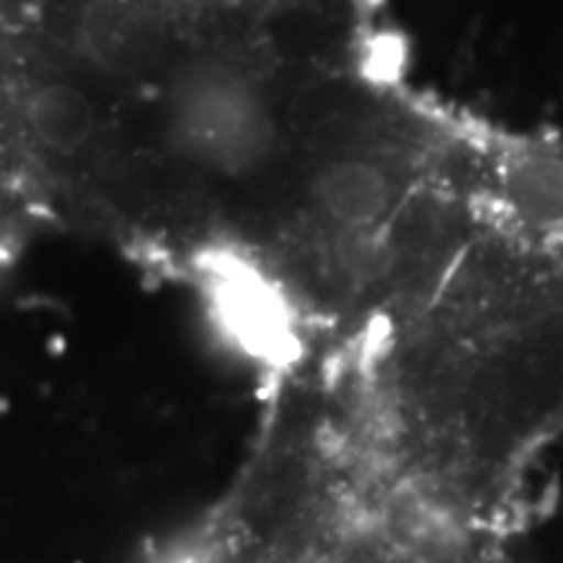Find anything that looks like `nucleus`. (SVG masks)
I'll return each mask as SVG.
<instances>
[{"label": "nucleus", "instance_id": "nucleus-1", "mask_svg": "<svg viewBox=\"0 0 563 563\" xmlns=\"http://www.w3.org/2000/svg\"><path fill=\"white\" fill-rule=\"evenodd\" d=\"M561 428L563 290H435L407 302L365 373V464L470 530H504Z\"/></svg>", "mask_w": 563, "mask_h": 563}, {"label": "nucleus", "instance_id": "nucleus-2", "mask_svg": "<svg viewBox=\"0 0 563 563\" xmlns=\"http://www.w3.org/2000/svg\"><path fill=\"white\" fill-rule=\"evenodd\" d=\"M26 123L47 150L74 152L91 136L95 110L79 89L51 84L26 102Z\"/></svg>", "mask_w": 563, "mask_h": 563}]
</instances>
